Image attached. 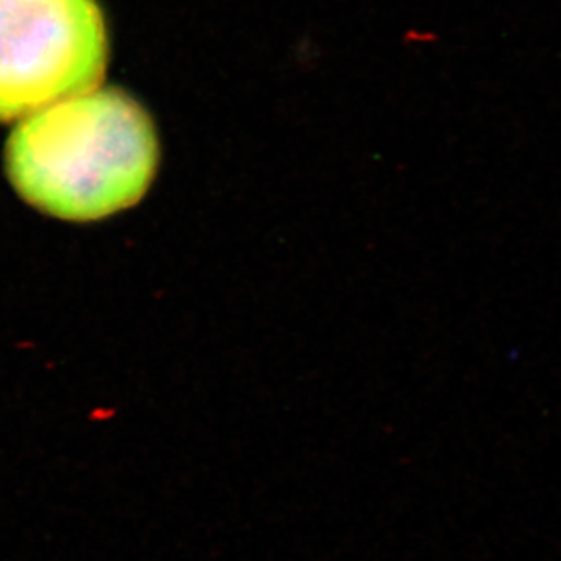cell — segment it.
Masks as SVG:
<instances>
[{
  "label": "cell",
  "mask_w": 561,
  "mask_h": 561,
  "mask_svg": "<svg viewBox=\"0 0 561 561\" xmlns=\"http://www.w3.org/2000/svg\"><path fill=\"white\" fill-rule=\"evenodd\" d=\"M3 160L22 201L55 219L84 224L142 201L157 175L160 142L135 99L95 88L24 117Z\"/></svg>",
  "instance_id": "1"
},
{
  "label": "cell",
  "mask_w": 561,
  "mask_h": 561,
  "mask_svg": "<svg viewBox=\"0 0 561 561\" xmlns=\"http://www.w3.org/2000/svg\"><path fill=\"white\" fill-rule=\"evenodd\" d=\"M106 62L95 0H0V122L95 90Z\"/></svg>",
  "instance_id": "2"
}]
</instances>
